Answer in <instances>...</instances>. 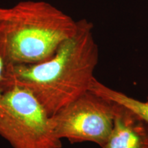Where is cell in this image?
<instances>
[{
  "label": "cell",
  "instance_id": "1",
  "mask_svg": "<svg viewBox=\"0 0 148 148\" xmlns=\"http://www.w3.org/2000/svg\"><path fill=\"white\" fill-rule=\"evenodd\" d=\"M99 56L93 25L86 18L78 20L75 34L49 59L33 64L5 66L1 91L12 86L26 89L52 116L89 90Z\"/></svg>",
  "mask_w": 148,
  "mask_h": 148
},
{
  "label": "cell",
  "instance_id": "2",
  "mask_svg": "<svg viewBox=\"0 0 148 148\" xmlns=\"http://www.w3.org/2000/svg\"><path fill=\"white\" fill-rule=\"evenodd\" d=\"M75 21L43 0H23L0 14V56L6 65L33 64L52 57L75 34Z\"/></svg>",
  "mask_w": 148,
  "mask_h": 148
},
{
  "label": "cell",
  "instance_id": "3",
  "mask_svg": "<svg viewBox=\"0 0 148 148\" xmlns=\"http://www.w3.org/2000/svg\"><path fill=\"white\" fill-rule=\"evenodd\" d=\"M0 136L13 148H61L51 116L30 92L12 86L0 96Z\"/></svg>",
  "mask_w": 148,
  "mask_h": 148
},
{
  "label": "cell",
  "instance_id": "4",
  "mask_svg": "<svg viewBox=\"0 0 148 148\" xmlns=\"http://www.w3.org/2000/svg\"><path fill=\"white\" fill-rule=\"evenodd\" d=\"M114 102L88 90L54 114L56 134L70 143L90 142L101 147L113 127Z\"/></svg>",
  "mask_w": 148,
  "mask_h": 148
},
{
  "label": "cell",
  "instance_id": "5",
  "mask_svg": "<svg viewBox=\"0 0 148 148\" xmlns=\"http://www.w3.org/2000/svg\"><path fill=\"white\" fill-rule=\"evenodd\" d=\"M101 148H148V122L131 109L114 102L113 127Z\"/></svg>",
  "mask_w": 148,
  "mask_h": 148
},
{
  "label": "cell",
  "instance_id": "6",
  "mask_svg": "<svg viewBox=\"0 0 148 148\" xmlns=\"http://www.w3.org/2000/svg\"><path fill=\"white\" fill-rule=\"evenodd\" d=\"M89 90L106 99L127 107L148 122V99L146 101L134 99L123 92L108 87L95 77L92 79Z\"/></svg>",
  "mask_w": 148,
  "mask_h": 148
},
{
  "label": "cell",
  "instance_id": "7",
  "mask_svg": "<svg viewBox=\"0 0 148 148\" xmlns=\"http://www.w3.org/2000/svg\"><path fill=\"white\" fill-rule=\"evenodd\" d=\"M1 8H2V7L0 6V14H1ZM5 67V64L4 63V62H3L2 58H1V56H0V96H1V94H2V91H1V85L3 79Z\"/></svg>",
  "mask_w": 148,
  "mask_h": 148
}]
</instances>
